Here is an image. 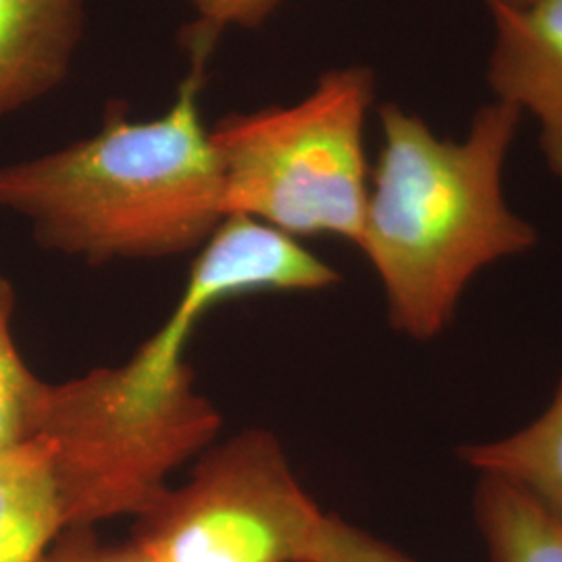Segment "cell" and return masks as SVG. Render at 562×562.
Wrapping results in <instances>:
<instances>
[{"label": "cell", "instance_id": "2e32d148", "mask_svg": "<svg viewBox=\"0 0 562 562\" xmlns=\"http://www.w3.org/2000/svg\"><path fill=\"white\" fill-rule=\"evenodd\" d=\"M485 2H504V4H521L525 0H485Z\"/></svg>", "mask_w": 562, "mask_h": 562}, {"label": "cell", "instance_id": "30bf717a", "mask_svg": "<svg viewBox=\"0 0 562 562\" xmlns=\"http://www.w3.org/2000/svg\"><path fill=\"white\" fill-rule=\"evenodd\" d=\"M461 459L482 475L519 487L562 521V382L538 422L504 440L467 446Z\"/></svg>", "mask_w": 562, "mask_h": 562}, {"label": "cell", "instance_id": "7c38bea8", "mask_svg": "<svg viewBox=\"0 0 562 562\" xmlns=\"http://www.w3.org/2000/svg\"><path fill=\"white\" fill-rule=\"evenodd\" d=\"M13 311L15 290L0 273V454L34 438L48 385L21 359L13 338Z\"/></svg>", "mask_w": 562, "mask_h": 562}, {"label": "cell", "instance_id": "ba28073f", "mask_svg": "<svg viewBox=\"0 0 562 562\" xmlns=\"http://www.w3.org/2000/svg\"><path fill=\"white\" fill-rule=\"evenodd\" d=\"M83 21V0H0V117L67 80Z\"/></svg>", "mask_w": 562, "mask_h": 562}, {"label": "cell", "instance_id": "5b68a950", "mask_svg": "<svg viewBox=\"0 0 562 562\" xmlns=\"http://www.w3.org/2000/svg\"><path fill=\"white\" fill-rule=\"evenodd\" d=\"M323 519L280 440L246 429L211 443L136 519L132 542L150 562H311Z\"/></svg>", "mask_w": 562, "mask_h": 562}, {"label": "cell", "instance_id": "7a4b0ae2", "mask_svg": "<svg viewBox=\"0 0 562 562\" xmlns=\"http://www.w3.org/2000/svg\"><path fill=\"white\" fill-rule=\"evenodd\" d=\"M521 115L506 102L485 104L467 138L452 142L394 102L380 109L382 153L357 246L404 336H440L477 271L538 240L504 201V161Z\"/></svg>", "mask_w": 562, "mask_h": 562}, {"label": "cell", "instance_id": "9c48e42d", "mask_svg": "<svg viewBox=\"0 0 562 562\" xmlns=\"http://www.w3.org/2000/svg\"><path fill=\"white\" fill-rule=\"evenodd\" d=\"M65 529L46 446L34 438L0 454V562H38Z\"/></svg>", "mask_w": 562, "mask_h": 562}, {"label": "cell", "instance_id": "5bb4252c", "mask_svg": "<svg viewBox=\"0 0 562 562\" xmlns=\"http://www.w3.org/2000/svg\"><path fill=\"white\" fill-rule=\"evenodd\" d=\"M311 562H415L336 515H325Z\"/></svg>", "mask_w": 562, "mask_h": 562}, {"label": "cell", "instance_id": "52a82bcc", "mask_svg": "<svg viewBox=\"0 0 562 562\" xmlns=\"http://www.w3.org/2000/svg\"><path fill=\"white\" fill-rule=\"evenodd\" d=\"M485 4L494 20L487 81L496 101L538 120L543 157L562 180V0Z\"/></svg>", "mask_w": 562, "mask_h": 562}, {"label": "cell", "instance_id": "3957f363", "mask_svg": "<svg viewBox=\"0 0 562 562\" xmlns=\"http://www.w3.org/2000/svg\"><path fill=\"white\" fill-rule=\"evenodd\" d=\"M220 429L222 415L188 362L161 378L125 362L48 383L34 438L48 450L67 529L138 519Z\"/></svg>", "mask_w": 562, "mask_h": 562}, {"label": "cell", "instance_id": "8992f818", "mask_svg": "<svg viewBox=\"0 0 562 562\" xmlns=\"http://www.w3.org/2000/svg\"><path fill=\"white\" fill-rule=\"evenodd\" d=\"M336 283L340 273L299 238L255 217L229 213L199 248L169 319L127 364L150 378L169 375L183 362L181 352L196 323L215 304L252 292H322Z\"/></svg>", "mask_w": 562, "mask_h": 562}, {"label": "cell", "instance_id": "8fae6325", "mask_svg": "<svg viewBox=\"0 0 562 562\" xmlns=\"http://www.w3.org/2000/svg\"><path fill=\"white\" fill-rule=\"evenodd\" d=\"M475 519L492 562H562V521L510 483L482 475Z\"/></svg>", "mask_w": 562, "mask_h": 562}, {"label": "cell", "instance_id": "277c9868", "mask_svg": "<svg viewBox=\"0 0 562 562\" xmlns=\"http://www.w3.org/2000/svg\"><path fill=\"white\" fill-rule=\"evenodd\" d=\"M375 76L364 65L327 71L290 106L229 113L209 127L225 215L240 213L292 238L359 244L369 199L364 121Z\"/></svg>", "mask_w": 562, "mask_h": 562}, {"label": "cell", "instance_id": "4fadbf2b", "mask_svg": "<svg viewBox=\"0 0 562 562\" xmlns=\"http://www.w3.org/2000/svg\"><path fill=\"white\" fill-rule=\"evenodd\" d=\"M196 20L186 32L190 63L206 65L223 32L257 30L271 18L280 0H188Z\"/></svg>", "mask_w": 562, "mask_h": 562}, {"label": "cell", "instance_id": "9a60e30c", "mask_svg": "<svg viewBox=\"0 0 562 562\" xmlns=\"http://www.w3.org/2000/svg\"><path fill=\"white\" fill-rule=\"evenodd\" d=\"M38 562H150L136 543H104L94 527H67Z\"/></svg>", "mask_w": 562, "mask_h": 562}, {"label": "cell", "instance_id": "6da1fadb", "mask_svg": "<svg viewBox=\"0 0 562 562\" xmlns=\"http://www.w3.org/2000/svg\"><path fill=\"white\" fill-rule=\"evenodd\" d=\"M192 63L176 102L153 120L111 104L94 136L0 165V211L30 223L42 248L88 265L199 250L225 217L223 181Z\"/></svg>", "mask_w": 562, "mask_h": 562}]
</instances>
